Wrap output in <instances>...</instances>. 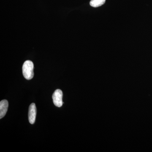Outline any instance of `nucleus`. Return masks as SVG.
<instances>
[{
    "label": "nucleus",
    "mask_w": 152,
    "mask_h": 152,
    "mask_svg": "<svg viewBox=\"0 0 152 152\" xmlns=\"http://www.w3.org/2000/svg\"><path fill=\"white\" fill-rule=\"evenodd\" d=\"M34 64L31 61H26L23 66V73L25 78L30 80L33 78L34 76Z\"/></svg>",
    "instance_id": "obj_1"
},
{
    "label": "nucleus",
    "mask_w": 152,
    "mask_h": 152,
    "mask_svg": "<svg viewBox=\"0 0 152 152\" xmlns=\"http://www.w3.org/2000/svg\"><path fill=\"white\" fill-rule=\"evenodd\" d=\"M63 92L61 90H56L54 92L52 98L54 104L56 107H60L63 105L64 104L63 102Z\"/></svg>",
    "instance_id": "obj_2"
},
{
    "label": "nucleus",
    "mask_w": 152,
    "mask_h": 152,
    "mask_svg": "<svg viewBox=\"0 0 152 152\" xmlns=\"http://www.w3.org/2000/svg\"><path fill=\"white\" fill-rule=\"evenodd\" d=\"M37 115V108L35 104L32 103L29 108L28 120L30 124H33L35 122Z\"/></svg>",
    "instance_id": "obj_3"
},
{
    "label": "nucleus",
    "mask_w": 152,
    "mask_h": 152,
    "mask_svg": "<svg viewBox=\"0 0 152 152\" xmlns=\"http://www.w3.org/2000/svg\"><path fill=\"white\" fill-rule=\"evenodd\" d=\"M8 102L7 100H3L0 102V118L5 115L8 108Z\"/></svg>",
    "instance_id": "obj_4"
},
{
    "label": "nucleus",
    "mask_w": 152,
    "mask_h": 152,
    "mask_svg": "<svg viewBox=\"0 0 152 152\" xmlns=\"http://www.w3.org/2000/svg\"><path fill=\"white\" fill-rule=\"evenodd\" d=\"M106 0H91L90 2V5L94 7H98L103 5L105 2Z\"/></svg>",
    "instance_id": "obj_5"
}]
</instances>
